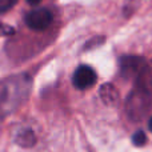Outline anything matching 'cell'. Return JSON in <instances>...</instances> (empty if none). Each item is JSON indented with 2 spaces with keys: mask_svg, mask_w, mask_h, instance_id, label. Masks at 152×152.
I'll return each mask as SVG.
<instances>
[{
  "mask_svg": "<svg viewBox=\"0 0 152 152\" xmlns=\"http://www.w3.org/2000/svg\"><path fill=\"white\" fill-rule=\"evenodd\" d=\"M31 79L28 75H15L0 81V113L12 112L28 97Z\"/></svg>",
  "mask_w": 152,
  "mask_h": 152,
  "instance_id": "6da1fadb",
  "label": "cell"
},
{
  "mask_svg": "<svg viewBox=\"0 0 152 152\" xmlns=\"http://www.w3.org/2000/svg\"><path fill=\"white\" fill-rule=\"evenodd\" d=\"M152 105V97L134 88L126 100V112L132 121H140L147 116Z\"/></svg>",
  "mask_w": 152,
  "mask_h": 152,
  "instance_id": "7a4b0ae2",
  "label": "cell"
},
{
  "mask_svg": "<svg viewBox=\"0 0 152 152\" xmlns=\"http://www.w3.org/2000/svg\"><path fill=\"white\" fill-rule=\"evenodd\" d=\"M145 59L142 56L136 55H124L119 59V71L120 75L127 80L131 79H136V76L139 75L140 69L143 68V66L145 64Z\"/></svg>",
  "mask_w": 152,
  "mask_h": 152,
  "instance_id": "3957f363",
  "label": "cell"
},
{
  "mask_svg": "<svg viewBox=\"0 0 152 152\" xmlns=\"http://www.w3.org/2000/svg\"><path fill=\"white\" fill-rule=\"evenodd\" d=\"M52 23V13L47 8H36L26 15V24L34 31H44Z\"/></svg>",
  "mask_w": 152,
  "mask_h": 152,
  "instance_id": "277c9868",
  "label": "cell"
},
{
  "mask_svg": "<svg viewBox=\"0 0 152 152\" xmlns=\"http://www.w3.org/2000/svg\"><path fill=\"white\" fill-rule=\"evenodd\" d=\"M97 75L89 66H79L72 76V83L77 89H88L95 86Z\"/></svg>",
  "mask_w": 152,
  "mask_h": 152,
  "instance_id": "5b68a950",
  "label": "cell"
},
{
  "mask_svg": "<svg viewBox=\"0 0 152 152\" xmlns=\"http://www.w3.org/2000/svg\"><path fill=\"white\" fill-rule=\"evenodd\" d=\"M135 88L152 97V60L145 61L135 79Z\"/></svg>",
  "mask_w": 152,
  "mask_h": 152,
  "instance_id": "8992f818",
  "label": "cell"
},
{
  "mask_svg": "<svg viewBox=\"0 0 152 152\" xmlns=\"http://www.w3.org/2000/svg\"><path fill=\"white\" fill-rule=\"evenodd\" d=\"M99 95L102 97L103 103L107 105H116L119 103V92L116 87L111 83H105L100 87Z\"/></svg>",
  "mask_w": 152,
  "mask_h": 152,
  "instance_id": "52a82bcc",
  "label": "cell"
},
{
  "mask_svg": "<svg viewBox=\"0 0 152 152\" xmlns=\"http://www.w3.org/2000/svg\"><path fill=\"white\" fill-rule=\"evenodd\" d=\"M35 142H36V137L31 129H26V131L20 132L18 136V143L23 147H31L35 144Z\"/></svg>",
  "mask_w": 152,
  "mask_h": 152,
  "instance_id": "ba28073f",
  "label": "cell"
},
{
  "mask_svg": "<svg viewBox=\"0 0 152 152\" xmlns=\"http://www.w3.org/2000/svg\"><path fill=\"white\" fill-rule=\"evenodd\" d=\"M132 143L136 147H143V145L147 143V135H145L144 131H136L134 135H132Z\"/></svg>",
  "mask_w": 152,
  "mask_h": 152,
  "instance_id": "9c48e42d",
  "label": "cell"
},
{
  "mask_svg": "<svg viewBox=\"0 0 152 152\" xmlns=\"http://www.w3.org/2000/svg\"><path fill=\"white\" fill-rule=\"evenodd\" d=\"M19 0H0V15L7 13L8 11H11L16 5Z\"/></svg>",
  "mask_w": 152,
  "mask_h": 152,
  "instance_id": "30bf717a",
  "label": "cell"
},
{
  "mask_svg": "<svg viewBox=\"0 0 152 152\" xmlns=\"http://www.w3.org/2000/svg\"><path fill=\"white\" fill-rule=\"evenodd\" d=\"M103 43H104V37H103V36H96V37L91 39L88 43H87V44H86V50H91V48L97 47V45L103 44Z\"/></svg>",
  "mask_w": 152,
  "mask_h": 152,
  "instance_id": "8fae6325",
  "label": "cell"
},
{
  "mask_svg": "<svg viewBox=\"0 0 152 152\" xmlns=\"http://www.w3.org/2000/svg\"><path fill=\"white\" fill-rule=\"evenodd\" d=\"M13 32H15V29H13L12 27H10L0 21V36H8V35H12Z\"/></svg>",
  "mask_w": 152,
  "mask_h": 152,
  "instance_id": "7c38bea8",
  "label": "cell"
},
{
  "mask_svg": "<svg viewBox=\"0 0 152 152\" xmlns=\"http://www.w3.org/2000/svg\"><path fill=\"white\" fill-rule=\"evenodd\" d=\"M40 1H42V0H27V3L31 5H36V4H39Z\"/></svg>",
  "mask_w": 152,
  "mask_h": 152,
  "instance_id": "4fadbf2b",
  "label": "cell"
},
{
  "mask_svg": "<svg viewBox=\"0 0 152 152\" xmlns=\"http://www.w3.org/2000/svg\"><path fill=\"white\" fill-rule=\"evenodd\" d=\"M148 129L152 132V116L150 118V121H148Z\"/></svg>",
  "mask_w": 152,
  "mask_h": 152,
  "instance_id": "5bb4252c",
  "label": "cell"
}]
</instances>
